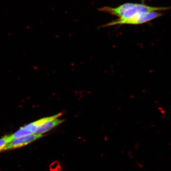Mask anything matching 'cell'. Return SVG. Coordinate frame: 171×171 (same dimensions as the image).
Here are the masks:
<instances>
[{"instance_id":"cell-1","label":"cell","mask_w":171,"mask_h":171,"mask_svg":"<svg viewBox=\"0 0 171 171\" xmlns=\"http://www.w3.org/2000/svg\"><path fill=\"white\" fill-rule=\"evenodd\" d=\"M171 6L154 7L150 6L144 3H133V5L121 18L103 25L102 27L123 24L137 25L144 24L145 20L142 16L149 13L169 10Z\"/></svg>"},{"instance_id":"cell-2","label":"cell","mask_w":171,"mask_h":171,"mask_svg":"<svg viewBox=\"0 0 171 171\" xmlns=\"http://www.w3.org/2000/svg\"><path fill=\"white\" fill-rule=\"evenodd\" d=\"M42 134H31L27 136L15 139L5 147L3 151L25 146L27 144H30L36 140L42 137Z\"/></svg>"},{"instance_id":"cell-3","label":"cell","mask_w":171,"mask_h":171,"mask_svg":"<svg viewBox=\"0 0 171 171\" xmlns=\"http://www.w3.org/2000/svg\"><path fill=\"white\" fill-rule=\"evenodd\" d=\"M64 121L63 120L55 119L48 121L44 124L40 126L36 132V134H42L47 131H50L54 127L62 123Z\"/></svg>"},{"instance_id":"cell-4","label":"cell","mask_w":171,"mask_h":171,"mask_svg":"<svg viewBox=\"0 0 171 171\" xmlns=\"http://www.w3.org/2000/svg\"><path fill=\"white\" fill-rule=\"evenodd\" d=\"M11 140L10 135L6 136L0 139V152L3 151V149L8 144L10 143Z\"/></svg>"}]
</instances>
